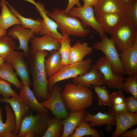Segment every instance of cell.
<instances>
[{
    "instance_id": "6da1fadb",
    "label": "cell",
    "mask_w": 137,
    "mask_h": 137,
    "mask_svg": "<svg viewBox=\"0 0 137 137\" xmlns=\"http://www.w3.org/2000/svg\"><path fill=\"white\" fill-rule=\"evenodd\" d=\"M61 95L66 109L70 112L85 110L92 105L93 99L90 89L74 83L66 84Z\"/></svg>"
},
{
    "instance_id": "7a4b0ae2",
    "label": "cell",
    "mask_w": 137,
    "mask_h": 137,
    "mask_svg": "<svg viewBox=\"0 0 137 137\" xmlns=\"http://www.w3.org/2000/svg\"><path fill=\"white\" fill-rule=\"evenodd\" d=\"M47 15L56 23L63 36L84 37L91 32L90 29L87 28L82 21L77 17L68 16L63 9L55 8Z\"/></svg>"
},
{
    "instance_id": "3957f363",
    "label": "cell",
    "mask_w": 137,
    "mask_h": 137,
    "mask_svg": "<svg viewBox=\"0 0 137 137\" xmlns=\"http://www.w3.org/2000/svg\"><path fill=\"white\" fill-rule=\"evenodd\" d=\"M92 59L84 60L63 66L58 72L47 79V89L49 93L57 82L70 78L84 75L89 72L92 66Z\"/></svg>"
},
{
    "instance_id": "277c9868",
    "label": "cell",
    "mask_w": 137,
    "mask_h": 137,
    "mask_svg": "<svg viewBox=\"0 0 137 137\" xmlns=\"http://www.w3.org/2000/svg\"><path fill=\"white\" fill-rule=\"evenodd\" d=\"M50 116L49 112L37 113L35 115L32 113L22 118L20 127L16 137H25L29 133L42 137L46 131L47 121Z\"/></svg>"
},
{
    "instance_id": "5b68a950",
    "label": "cell",
    "mask_w": 137,
    "mask_h": 137,
    "mask_svg": "<svg viewBox=\"0 0 137 137\" xmlns=\"http://www.w3.org/2000/svg\"><path fill=\"white\" fill-rule=\"evenodd\" d=\"M136 33L137 28L125 17L115 31L111 34V39L118 53L132 47L134 38Z\"/></svg>"
},
{
    "instance_id": "8992f818",
    "label": "cell",
    "mask_w": 137,
    "mask_h": 137,
    "mask_svg": "<svg viewBox=\"0 0 137 137\" xmlns=\"http://www.w3.org/2000/svg\"><path fill=\"white\" fill-rule=\"evenodd\" d=\"M93 48L94 49L101 51L105 54L111 64L112 71L115 75H126L119 54L111 39L106 37L101 39V41L95 42Z\"/></svg>"
},
{
    "instance_id": "52a82bcc",
    "label": "cell",
    "mask_w": 137,
    "mask_h": 137,
    "mask_svg": "<svg viewBox=\"0 0 137 137\" xmlns=\"http://www.w3.org/2000/svg\"><path fill=\"white\" fill-rule=\"evenodd\" d=\"M61 87L55 84L50 90L48 98L45 101L39 102L42 105L50 110L54 116L60 119H65L68 115L61 96Z\"/></svg>"
},
{
    "instance_id": "ba28073f",
    "label": "cell",
    "mask_w": 137,
    "mask_h": 137,
    "mask_svg": "<svg viewBox=\"0 0 137 137\" xmlns=\"http://www.w3.org/2000/svg\"><path fill=\"white\" fill-rule=\"evenodd\" d=\"M47 55L46 50H30L29 51L27 58L30 64L32 83L47 80L44 61Z\"/></svg>"
},
{
    "instance_id": "9c48e42d",
    "label": "cell",
    "mask_w": 137,
    "mask_h": 137,
    "mask_svg": "<svg viewBox=\"0 0 137 137\" xmlns=\"http://www.w3.org/2000/svg\"><path fill=\"white\" fill-rule=\"evenodd\" d=\"M94 65L103 75L104 85L110 89H121L125 81L124 78L123 76L114 74L111 64L105 56L100 57Z\"/></svg>"
},
{
    "instance_id": "30bf717a",
    "label": "cell",
    "mask_w": 137,
    "mask_h": 137,
    "mask_svg": "<svg viewBox=\"0 0 137 137\" xmlns=\"http://www.w3.org/2000/svg\"><path fill=\"white\" fill-rule=\"evenodd\" d=\"M24 53L14 50L5 57V61L10 63L17 75L21 78L23 85L30 86L32 83L30 78V71L28 62L24 58Z\"/></svg>"
},
{
    "instance_id": "8fae6325",
    "label": "cell",
    "mask_w": 137,
    "mask_h": 137,
    "mask_svg": "<svg viewBox=\"0 0 137 137\" xmlns=\"http://www.w3.org/2000/svg\"><path fill=\"white\" fill-rule=\"evenodd\" d=\"M67 15L69 16L80 19L86 25L90 26L95 30L101 39L106 37L105 33L95 19L93 7L83 6L77 8L73 7Z\"/></svg>"
},
{
    "instance_id": "7c38bea8",
    "label": "cell",
    "mask_w": 137,
    "mask_h": 137,
    "mask_svg": "<svg viewBox=\"0 0 137 137\" xmlns=\"http://www.w3.org/2000/svg\"><path fill=\"white\" fill-rule=\"evenodd\" d=\"M119 55L126 75L137 76V33L134 36L132 47L123 50Z\"/></svg>"
},
{
    "instance_id": "4fadbf2b",
    "label": "cell",
    "mask_w": 137,
    "mask_h": 137,
    "mask_svg": "<svg viewBox=\"0 0 137 137\" xmlns=\"http://www.w3.org/2000/svg\"><path fill=\"white\" fill-rule=\"evenodd\" d=\"M6 102L12 108L16 118V127L14 136L16 137L20 130L21 119L24 116L32 113L28 106L19 95L11 98L0 97V102Z\"/></svg>"
},
{
    "instance_id": "5bb4252c",
    "label": "cell",
    "mask_w": 137,
    "mask_h": 137,
    "mask_svg": "<svg viewBox=\"0 0 137 137\" xmlns=\"http://www.w3.org/2000/svg\"><path fill=\"white\" fill-rule=\"evenodd\" d=\"M95 19L103 31L111 35L113 33L125 17L122 13H95Z\"/></svg>"
},
{
    "instance_id": "9a60e30c",
    "label": "cell",
    "mask_w": 137,
    "mask_h": 137,
    "mask_svg": "<svg viewBox=\"0 0 137 137\" xmlns=\"http://www.w3.org/2000/svg\"><path fill=\"white\" fill-rule=\"evenodd\" d=\"M34 35V32L32 30L26 28L21 24L15 25L8 33L9 36L19 41V46L16 49H22L24 56L26 58L30 50L28 46V42L31 39L35 37Z\"/></svg>"
},
{
    "instance_id": "2e32d148",
    "label": "cell",
    "mask_w": 137,
    "mask_h": 137,
    "mask_svg": "<svg viewBox=\"0 0 137 137\" xmlns=\"http://www.w3.org/2000/svg\"><path fill=\"white\" fill-rule=\"evenodd\" d=\"M35 7L43 20L42 29L39 35H48L59 40L61 39L62 36L57 30V25L56 22L47 15L48 11L44 8V5L40 2L34 4Z\"/></svg>"
},
{
    "instance_id": "e0dca14e",
    "label": "cell",
    "mask_w": 137,
    "mask_h": 137,
    "mask_svg": "<svg viewBox=\"0 0 137 137\" xmlns=\"http://www.w3.org/2000/svg\"><path fill=\"white\" fill-rule=\"evenodd\" d=\"M72 81L74 83L91 88H93L92 85L101 86L104 85L103 75L94 64L92 65L88 73L73 78Z\"/></svg>"
},
{
    "instance_id": "ac0fdd59",
    "label": "cell",
    "mask_w": 137,
    "mask_h": 137,
    "mask_svg": "<svg viewBox=\"0 0 137 137\" xmlns=\"http://www.w3.org/2000/svg\"><path fill=\"white\" fill-rule=\"evenodd\" d=\"M31 50L59 51L61 46L60 40L48 35L41 37H35L30 40Z\"/></svg>"
},
{
    "instance_id": "d6986e66",
    "label": "cell",
    "mask_w": 137,
    "mask_h": 137,
    "mask_svg": "<svg viewBox=\"0 0 137 137\" xmlns=\"http://www.w3.org/2000/svg\"><path fill=\"white\" fill-rule=\"evenodd\" d=\"M114 116L116 128L112 137L119 136L125 131L137 124V113H131L127 112L116 114Z\"/></svg>"
},
{
    "instance_id": "ffe728a7",
    "label": "cell",
    "mask_w": 137,
    "mask_h": 137,
    "mask_svg": "<svg viewBox=\"0 0 137 137\" xmlns=\"http://www.w3.org/2000/svg\"><path fill=\"white\" fill-rule=\"evenodd\" d=\"M128 4L122 0H98L93 6L95 13H124Z\"/></svg>"
},
{
    "instance_id": "44dd1931",
    "label": "cell",
    "mask_w": 137,
    "mask_h": 137,
    "mask_svg": "<svg viewBox=\"0 0 137 137\" xmlns=\"http://www.w3.org/2000/svg\"><path fill=\"white\" fill-rule=\"evenodd\" d=\"M5 108L6 119L4 123L2 120L3 110L0 106V137H15L14 134L16 127L15 116L9 105H6Z\"/></svg>"
},
{
    "instance_id": "7402d4cb",
    "label": "cell",
    "mask_w": 137,
    "mask_h": 137,
    "mask_svg": "<svg viewBox=\"0 0 137 137\" xmlns=\"http://www.w3.org/2000/svg\"><path fill=\"white\" fill-rule=\"evenodd\" d=\"M83 119L86 122H90V125L92 128L106 124L107 127L106 129L108 131L111 130L112 125H116L114 117L106 112L102 113L99 112L96 114L92 115L88 111H86Z\"/></svg>"
},
{
    "instance_id": "603a6c76",
    "label": "cell",
    "mask_w": 137,
    "mask_h": 137,
    "mask_svg": "<svg viewBox=\"0 0 137 137\" xmlns=\"http://www.w3.org/2000/svg\"><path fill=\"white\" fill-rule=\"evenodd\" d=\"M86 111L84 110L70 112L68 116L61 121L63 125L62 137H68L73 134L81 120L84 117Z\"/></svg>"
},
{
    "instance_id": "cb8c5ba5",
    "label": "cell",
    "mask_w": 137,
    "mask_h": 137,
    "mask_svg": "<svg viewBox=\"0 0 137 137\" xmlns=\"http://www.w3.org/2000/svg\"><path fill=\"white\" fill-rule=\"evenodd\" d=\"M29 86L23 85L20 89L19 95L28 106L32 113H39L49 112L37 99L32 91L31 90Z\"/></svg>"
},
{
    "instance_id": "d4e9b609",
    "label": "cell",
    "mask_w": 137,
    "mask_h": 137,
    "mask_svg": "<svg viewBox=\"0 0 137 137\" xmlns=\"http://www.w3.org/2000/svg\"><path fill=\"white\" fill-rule=\"evenodd\" d=\"M61 60L59 51L53 50L51 51L50 55L44 61L45 70L47 78L53 76L64 66L61 63Z\"/></svg>"
},
{
    "instance_id": "484cf974",
    "label": "cell",
    "mask_w": 137,
    "mask_h": 137,
    "mask_svg": "<svg viewBox=\"0 0 137 137\" xmlns=\"http://www.w3.org/2000/svg\"><path fill=\"white\" fill-rule=\"evenodd\" d=\"M6 3L11 12L19 19L21 24L26 28L32 30L34 32L35 35H39L42 28L43 23L42 18L34 20L25 18L21 15L7 2H6Z\"/></svg>"
},
{
    "instance_id": "4316f807",
    "label": "cell",
    "mask_w": 137,
    "mask_h": 137,
    "mask_svg": "<svg viewBox=\"0 0 137 137\" xmlns=\"http://www.w3.org/2000/svg\"><path fill=\"white\" fill-rule=\"evenodd\" d=\"M92 48L88 46L85 42L81 43L79 40L72 47L70 54L71 64L77 63L83 60L87 55L90 54Z\"/></svg>"
},
{
    "instance_id": "83f0119b",
    "label": "cell",
    "mask_w": 137,
    "mask_h": 137,
    "mask_svg": "<svg viewBox=\"0 0 137 137\" xmlns=\"http://www.w3.org/2000/svg\"><path fill=\"white\" fill-rule=\"evenodd\" d=\"M13 69L12 65L5 61L0 66V78L9 82L18 89H20L23 85Z\"/></svg>"
},
{
    "instance_id": "f1b7e54d",
    "label": "cell",
    "mask_w": 137,
    "mask_h": 137,
    "mask_svg": "<svg viewBox=\"0 0 137 137\" xmlns=\"http://www.w3.org/2000/svg\"><path fill=\"white\" fill-rule=\"evenodd\" d=\"M2 12L0 15L1 19V28L6 30L13 25L21 24L19 19L10 11L7 6L6 1L2 0L0 3Z\"/></svg>"
},
{
    "instance_id": "f546056e",
    "label": "cell",
    "mask_w": 137,
    "mask_h": 137,
    "mask_svg": "<svg viewBox=\"0 0 137 137\" xmlns=\"http://www.w3.org/2000/svg\"><path fill=\"white\" fill-rule=\"evenodd\" d=\"M63 129L60 119L50 116L47 120L46 131L42 137H62Z\"/></svg>"
},
{
    "instance_id": "4dcf8cb0",
    "label": "cell",
    "mask_w": 137,
    "mask_h": 137,
    "mask_svg": "<svg viewBox=\"0 0 137 137\" xmlns=\"http://www.w3.org/2000/svg\"><path fill=\"white\" fill-rule=\"evenodd\" d=\"M59 40L61 44L59 50L61 58V63L64 65L70 64L71 39L69 36H62V39Z\"/></svg>"
},
{
    "instance_id": "1f68e13d",
    "label": "cell",
    "mask_w": 137,
    "mask_h": 137,
    "mask_svg": "<svg viewBox=\"0 0 137 137\" xmlns=\"http://www.w3.org/2000/svg\"><path fill=\"white\" fill-rule=\"evenodd\" d=\"M75 131L71 137H81L87 135L94 137H99V133L94 128H92L90 125L82 119L78 126L76 128Z\"/></svg>"
},
{
    "instance_id": "d6a6232c",
    "label": "cell",
    "mask_w": 137,
    "mask_h": 137,
    "mask_svg": "<svg viewBox=\"0 0 137 137\" xmlns=\"http://www.w3.org/2000/svg\"><path fill=\"white\" fill-rule=\"evenodd\" d=\"M16 48L12 37L6 35L0 37V57H6Z\"/></svg>"
},
{
    "instance_id": "836d02e7",
    "label": "cell",
    "mask_w": 137,
    "mask_h": 137,
    "mask_svg": "<svg viewBox=\"0 0 137 137\" xmlns=\"http://www.w3.org/2000/svg\"><path fill=\"white\" fill-rule=\"evenodd\" d=\"M94 87L98 98L99 105L110 107L112 104V95L110 93L109 90L104 86H95Z\"/></svg>"
},
{
    "instance_id": "e575fe53",
    "label": "cell",
    "mask_w": 137,
    "mask_h": 137,
    "mask_svg": "<svg viewBox=\"0 0 137 137\" xmlns=\"http://www.w3.org/2000/svg\"><path fill=\"white\" fill-rule=\"evenodd\" d=\"M121 90L125 92L131 93L137 99V76H130L124 78Z\"/></svg>"
},
{
    "instance_id": "d590c367",
    "label": "cell",
    "mask_w": 137,
    "mask_h": 137,
    "mask_svg": "<svg viewBox=\"0 0 137 137\" xmlns=\"http://www.w3.org/2000/svg\"><path fill=\"white\" fill-rule=\"evenodd\" d=\"M124 14L125 17L128 19L137 28V0H133L128 4Z\"/></svg>"
},
{
    "instance_id": "8d00e7d4",
    "label": "cell",
    "mask_w": 137,
    "mask_h": 137,
    "mask_svg": "<svg viewBox=\"0 0 137 137\" xmlns=\"http://www.w3.org/2000/svg\"><path fill=\"white\" fill-rule=\"evenodd\" d=\"M0 94L4 98H9L19 95L12 88L11 84L0 78Z\"/></svg>"
},
{
    "instance_id": "74e56055",
    "label": "cell",
    "mask_w": 137,
    "mask_h": 137,
    "mask_svg": "<svg viewBox=\"0 0 137 137\" xmlns=\"http://www.w3.org/2000/svg\"><path fill=\"white\" fill-rule=\"evenodd\" d=\"M128 112L126 101L116 105L109 107L108 114L112 116L122 113Z\"/></svg>"
},
{
    "instance_id": "f35d334b",
    "label": "cell",
    "mask_w": 137,
    "mask_h": 137,
    "mask_svg": "<svg viewBox=\"0 0 137 137\" xmlns=\"http://www.w3.org/2000/svg\"><path fill=\"white\" fill-rule=\"evenodd\" d=\"M128 112L130 113H137V99L132 95L125 98Z\"/></svg>"
},
{
    "instance_id": "ab89813d",
    "label": "cell",
    "mask_w": 137,
    "mask_h": 137,
    "mask_svg": "<svg viewBox=\"0 0 137 137\" xmlns=\"http://www.w3.org/2000/svg\"><path fill=\"white\" fill-rule=\"evenodd\" d=\"M111 94L112 95V101L111 106L118 104L125 101L126 98L124 97L122 91L121 89L113 92Z\"/></svg>"
},
{
    "instance_id": "60d3db41",
    "label": "cell",
    "mask_w": 137,
    "mask_h": 137,
    "mask_svg": "<svg viewBox=\"0 0 137 137\" xmlns=\"http://www.w3.org/2000/svg\"><path fill=\"white\" fill-rule=\"evenodd\" d=\"M67 6L65 9L64 10V12L65 14H67L70 10L75 5H76L78 7H81L80 4L79 0H68Z\"/></svg>"
},
{
    "instance_id": "b9f144b4",
    "label": "cell",
    "mask_w": 137,
    "mask_h": 137,
    "mask_svg": "<svg viewBox=\"0 0 137 137\" xmlns=\"http://www.w3.org/2000/svg\"><path fill=\"white\" fill-rule=\"evenodd\" d=\"M120 137H137V128L130 130H126L119 136Z\"/></svg>"
},
{
    "instance_id": "7bdbcfd3",
    "label": "cell",
    "mask_w": 137,
    "mask_h": 137,
    "mask_svg": "<svg viewBox=\"0 0 137 137\" xmlns=\"http://www.w3.org/2000/svg\"><path fill=\"white\" fill-rule=\"evenodd\" d=\"M84 3L83 6L93 7L97 3L98 0H82Z\"/></svg>"
},
{
    "instance_id": "ee69618b",
    "label": "cell",
    "mask_w": 137,
    "mask_h": 137,
    "mask_svg": "<svg viewBox=\"0 0 137 137\" xmlns=\"http://www.w3.org/2000/svg\"><path fill=\"white\" fill-rule=\"evenodd\" d=\"M6 34V31L4 30L2 28H0V37Z\"/></svg>"
},
{
    "instance_id": "f6af8a7d",
    "label": "cell",
    "mask_w": 137,
    "mask_h": 137,
    "mask_svg": "<svg viewBox=\"0 0 137 137\" xmlns=\"http://www.w3.org/2000/svg\"><path fill=\"white\" fill-rule=\"evenodd\" d=\"M36 136L35 135L32 133H29L26 135L25 137H34Z\"/></svg>"
},
{
    "instance_id": "bcb514c9",
    "label": "cell",
    "mask_w": 137,
    "mask_h": 137,
    "mask_svg": "<svg viewBox=\"0 0 137 137\" xmlns=\"http://www.w3.org/2000/svg\"><path fill=\"white\" fill-rule=\"evenodd\" d=\"M5 57H0V66L5 61Z\"/></svg>"
},
{
    "instance_id": "7dc6e473",
    "label": "cell",
    "mask_w": 137,
    "mask_h": 137,
    "mask_svg": "<svg viewBox=\"0 0 137 137\" xmlns=\"http://www.w3.org/2000/svg\"><path fill=\"white\" fill-rule=\"evenodd\" d=\"M125 3L128 4L130 3L132 1V0H122Z\"/></svg>"
},
{
    "instance_id": "c3c4849f",
    "label": "cell",
    "mask_w": 137,
    "mask_h": 137,
    "mask_svg": "<svg viewBox=\"0 0 137 137\" xmlns=\"http://www.w3.org/2000/svg\"><path fill=\"white\" fill-rule=\"evenodd\" d=\"M1 19L0 16V28L1 27Z\"/></svg>"
},
{
    "instance_id": "681fc988",
    "label": "cell",
    "mask_w": 137,
    "mask_h": 137,
    "mask_svg": "<svg viewBox=\"0 0 137 137\" xmlns=\"http://www.w3.org/2000/svg\"></svg>"
}]
</instances>
